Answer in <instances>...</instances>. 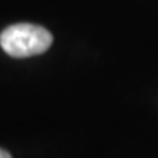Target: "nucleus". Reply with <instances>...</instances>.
Returning a JSON list of instances; mask_svg holds the SVG:
<instances>
[{
	"label": "nucleus",
	"instance_id": "f257e3e1",
	"mask_svg": "<svg viewBox=\"0 0 158 158\" xmlns=\"http://www.w3.org/2000/svg\"><path fill=\"white\" fill-rule=\"evenodd\" d=\"M53 37L45 28L34 23H15L0 34V45L12 57H31L50 48Z\"/></svg>",
	"mask_w": 158,
	"mask_h": 158
},
{
	"label": "nucleus",
	"instance_id": "f03ea898",
	"mask_svg": "<svg viewBox=\"0 0 158 158\" xmlns=\"http://www.w3.org/2000/svg\"><path fill=\"white\" fill-rule=\"evenodd\" d=\"M0 158H12V155L7 152L6 149H2V148H0Z\"/></svg>",
	"mask_w": 158,
	"mask_h": 158
}]
</instances>
